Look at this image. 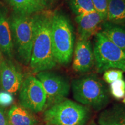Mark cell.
I'll use <instances>...</instances> for the list:
<instances>
[{
	"label": "cell",
	"instance_id": "1",
	"mask_svg": "<svg viewBox=\"0 0 125 125\" xmlns=\"http://www.w3.org/2000/svg\"><path fill=\"white\" fill-rule=\"evenodd\" d=\"M53 14L42 10L33 15L34 38L30 65L34 73L52 69L57 63L52 41Z\"/></svg>",
	"mask_w": 125,
	"mask_h": 125
},
{
	"label": "cell",
	"instance_id": "2",
	"mask_svg": "<svg viewBox=\"0 0 125 125\" xmlns=\"http://www.w3.org/2000/svg\"><path fill=\"white\" fill-rule=\"evenodd\" d=\"M53 52L57 63L68 65L74 49V29L68 17L61 12L53 14L52 23Z\"/></svg>",
	"mask_w": 125,
	"mask_h": 125
},
{
	"label": "cell",
	"instance_id": "3",
	"mask_svg": "<svg viewBox=\"0 0 125 125\" xmlns=\"http://www.w3.org/2000/svg\"><path fill=\"white\" fill-rule=\"evenodd\" d=\"M71 89L76 101L95 110L104 108L109 103L108 90L104 82L95 75L74 79Z\"/></svg>",
	"mask_w": 125,
	"mask_h": 125
},
{
	"label": "cell",
	"instance_id": "4",
	"mask_svg": "<svg viewBox=\"0 0 125 125\" xmlns=\"http://www.w3.org/2000/svg\"><path fill=\"white\" fill-rule=\"evenodd\" d=\"M10 24L18 58L24 64H29L34 38L33 15H22L13 12L10 16Z\"/></svg>",
	"mask_w": 125,
	"mask_h": 125
},
{
	"label": "cell",
	"instance_id": "5",
	"mask_svg": "<svg viewBox=\"0 0 125 125\" xmlns=\"http://www.w3.org/2000/svg\"><path fill=\"white\" fill-rule=\"evenodd\" d=\"M89 118L86 107L65 99L45 109V122L52 125H85Z\"/></svg>",
	"mask_w": 125,
	"mask_h": 125
},
{
	"label": "cell",
	"instance_id": "6",
	"mask_svg": "<svg viewBox=\"0 0 125 125\" xmlns=\"http://www.w3.org/2000/svg\"><path fill=\"white\" fill-rule=\"evenodd\" d=\"M93 53L98 73H102L109 68H118L125 72V51L114 44L101 31L95 35Z\"/></svg>",
	"mask_w": 125,
	"mask_h": 125
},
{
	"label": "cell",
	"instance_id": "7",
	"mask_svg": "<svg viewBox=\"0 0 125 125\" xmlns=\"http://www.w3.org/2000/svg\"><path fill=\"white\" fill-rule=\"evenodd\" d=\"M46 95L45 109L66 98L70 90V85L66 78L56 73L41 71L37 75Z\"/></svg>",
	"mask_w": 125,
	"mask_h": 125
},
{
	"label": "cell",
	"instance_id": "8",
	"mask_svg": "<svg viewBox=\"0 0 125 125\" xmlns=\"http://www.w3.org/2000/svg\"><path fill=\"white\" fill-rule=\"evenodd\" d=\"M19 102L21 106L33 112L44 109L46 95L41 83L33 76L23 80L19 90Z\"/></svg>",
	"mask_w": 125,
	"mask_h": 125
},
{
	"label": "cell",
	"instance_id": "9",
	"mask_svg": "<svg viewBox=\"0 0 125 125\" xmlns=\"http://www.w3.org/2000/svg\"><path fill=\"white\" fill-rule=\"evenodd\" d=\"M23 81V75L18 65L10 59L0 62V87L10 94L20 90Z\"/></svg>",
	"mask_w": 125,
	"mask_h": 125
},
{
	"label": "cell",
	"instance_id": "10",
	"mask_svg": "<svg viewBox=\"0 0 125 125\" xmlns=\"http://www.w3.org/2000/svg\"><path fill=\"white\" fill-rule=\"evenodd\" d=\"M94 64L93 49L89 39L78 38L74 49L73 68L79 73L89 71Z\"/></svg>",
	"mask_w": 125,
	"mask_h": 125
},
{
	"label": "cell",
	"instance_id": "11",
	"mask_svg": "<svg viewBox=\"0 0 125 125\" xmlns=\"http://www.w3.org/2000/svg\"><path fill=\"white\" fill-rule=\"evenodd\" d=\"M75 20L78 26V38L89 40L97 33L100 26L106 21L100 14L96 11L76 16Z\"/></svg>",
	"mask_w": 125,
	"mask_h": 125
},
{
	"label": "cell",
	"instance_id": "12",
	"mask_svg": "<svg viewBox=\"0 0 125 125\" xmlns=\"http://www.w3.org/2000/svg\"><path fill=\"white\" fill-rule=\"evenodd\" d=\"M13 47L8 10L0 4V49L9 59H12Z\"/></svg>",
	"mask_w": 125,
	"mask_h": 125
},
{
	"label": "cell",
	"instance_id": "13",
	"mask_svg": "<svg viewBox=\"0 0 125 125\" xmlns=\"http://www.w3.org/2000/svg\"><path fill=\"white\" fill-rule=\"evenodd\" d=\"M7 119L8 125H37L35 116L21 106H13L8 113Z\"/></svg>",
	"mask_w": 125,
	"mask_h": 125
},
{
	"label": "cell",
	"instance_id": "14",
	"mask_svg": "<svg viewBox=\"0 0 125 125\" xmlns=\"http://www.w3.org/2000/svg\"><path fill=\"white\" fill-rule=\"evenodd\" d=\"M114 44L125 51V26L105 21L101 31Z\"/></svg>",
	"mask_w": 125,
	"mask_h": 125
},
{
	"label": "cell",
	"instance_id": "15",
	"mask_svg": "<svg viewBox=\"0 0 125 125\" xmlns=\"http://www.w3.org/2000/svg\"><path fill=\"white\" fill-rule=\"evenodd\" d=\"M99 125H125V108L115 105L105 109L98 119Z\"/></svg>",
	"mask_w": 125,
	"mask_h": 125
},
{
	"label": "cell",
	"instance_id": "16",
	"mask_svg": "<svg viewBox=\"0 0 125 125\" xmlns=\"http://www.w3.org/2000/svg\"><path fill=\"white\" fill-rule=\"evenodd\" d=\"M13 12L22 15H32L43 10L45 7L37 0H5Z\"/></svg>",
	"mask_w": 125,
	"mask_h": 125
},
{
	"label": "cell",
	"instance_id": "17",
	"mask_svg": "<svg viewBox=\"0 0 125 125\" xmlns=\"http://www.w3.org/2000/svg\"><path fill=\"white\" fill-rule=\"evenodd\" d=\"M106 21L113 24H125V0H108Z\"/></svg>",
	"mask_w": 125,
	"mask_h": 125
},
{
	"label": "cell",
	"instance_id": "18",
	"mask_svg": "<svg viewBox=\"0 0 125 125\" xmlns=\"http://www.w3.org/2000/svg\"><path fill=\"white\" fill-rule=\"evenodd\" d=\"M70 9L76 16L94 12L92 0H69Z\"/></svg>",
	"mask_w": 125,
	"mask_h": 125
},
{
	"label": "cell",
	"instance_id": "19",
	"mask_svg": "<svg viewBox=\"0 0 125 125\" xmlns=\"http://www.w3.org/2000/svg\"><path fill=\"white\" fill-rule=\"evenodd\" d=\"M110 92L114 98L119 100L125 96V81L119 79L110 84Z\"/></svg>",
	"mask_w": 125,
	"mask_h": 125
},
{
	"label": "cell",
	"instance_id": "20",
	"mask_svg": "<svg viewBox=\"0 0 125 125\" xmlns=\"http://www.w3.org/2000/svg\"><path fill=\"white\" fill-rule=\"evenodd\" d=\"M123 71L119 70H108L104 72L103 78L108 83H112L117 80L123 79Z\"/></svg>",
	"mask_w": 125,
	"mask_h": 125
},
{
	"label": "cell",
	"instance_id": "21",
	"mask_svg": "<svg viewBox=\"0 0 125 125\" xmlns=\"http://www.w3.org/2000/svg\"><path fill=\"white\" fill-rule=\"evenodd\" d=\"M95 11L107 19L108 0H92Z\"/></svg>",
	"mask_w": 125,
	"mask_h": 125
},
{
	"label": "cell",
	"instance_id": "22",
	"mask_svg": "<svg viewBox=\"0 0 125 125\" xmlns=\"http://www.w3.org/2000/svg\"><path fill=\"white\" fill-rule=\"evenodd\" d=\"M13 97L12 94L4 91L0 92V107H7L13 103Z\"/></svg>",
	"mask_w": 125,
	"mask_h": 125
},
{
	"label": "cell",
	"instance_id": "23",
	"mask_svg": "<svg viewBox=\"0 0 125 125\" xmlns=\"http://www.w3.org/2000/svg\"><path fill=\"white\" fill-rule=\"evenodd\" d=\"M0 125H8L7 116L1 107H0Z\"/></svg>",
	"mask_w": 125,
	"mask_h": 125
},
{
	"label": "cell",
	"instance_id": "24",
	"mask_svg": "<svg viewBox=\"0 0 125 125\" xmlns=\"http://www.w3.org/2000/svg\"><path fill=\"white\" fill-rule=\"evenodd\" d=\"M37 1H39V2L43 6H44L45 7H46L47 5H48V0H37Z\"/></svg>",
	"mask_w": 125,
	"mask_h": 125
},
{
	"label": "cell",
	"instance_id": "25",
	"mask_svg": "<svg viewBox=\"0 0 125 125\" xmlns=\"http://www.w3.org/2000/svg\"><path fill=\"white\" fill-rule=\"evenodd\" d=\"M2 60V52H1V49H0V62Z\"/></svg>",
	"mask_w": 125,
	"mask_h": 125
},
{
	"label": "cell",
	"instance_id": "26",
	"mask_svg": "<svg viewBox=\"0 0 125 125\" xmlns=\"http://www.w3.org/2000/svg\"><path fill=\"white\" fill-rule=\"evenodd\" d=\"M89 125H97L95 122H92L90 123Z\"/></svg>",
	"mask_w": 125,
	"mask_h": 125
},
{
	"label": "cell",
	"instance_id": "27",
	"mask_svg": "<svg viewBox=\"0 0 125 125\" xmlns=\"http://www.w3.org/2000/svg\"><path fill=\"white\" fill-rule=\"evenodd\" d=\"M123 103H124V104H125V96L124 97H123Z\"/></svg>",
	"mask_w": 125,
	"mask_h": 125
},
{
	"label": "cell",
	"instance_id": "28",
	"mask_svg": "<svg viewBox=\"0 0 125 125\" xmlns=\"http://www.w3.org/2000/svg\"><path fill=\"white\" fill-rule=\"evenodd\" d=\"M45 125H50V124H48V123H46V124Z\"/></svg>",
	"mask_w": 125,
	"mask_h": 125
}]
</instances>
